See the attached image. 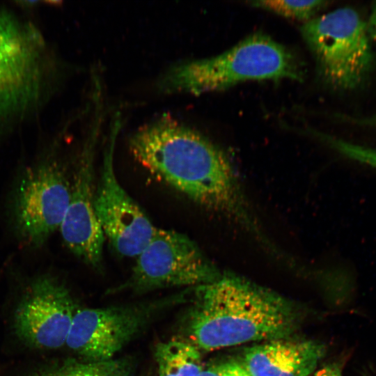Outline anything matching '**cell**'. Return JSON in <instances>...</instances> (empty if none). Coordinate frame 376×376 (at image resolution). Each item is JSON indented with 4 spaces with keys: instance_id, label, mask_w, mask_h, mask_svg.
<instances>
[{
    "instance_id": "ac0fdd59",
    "label": "cell",
    "mask_w": 376,
    "mask_h": 376,
    "mask_svg": "<svg viewBox=\"0 0 376 376\" xmlns=\"http://www.w3.org/2000/svg\"><path fill=\"white\" fill-rule=\"evenodd\" d=\"M310 376H342V374L339 367L333 364L324 366Z\"/></svg>"
},
{
    "instance_id": "8992f818",
    "label": "cell",
    "mask_w": 376,
    "mask_h": 376,
    "mask_svg": "<svg viewBox=\"0 0 376 376\" xmlns=\"http://www.w3.org/2000/svg\"><path fill=\"white\" fill-rule=\"evenodd\" d=\"M47 62L36 30L0 10V120L23 116L40 100Z\"/></svg>"
},
{
    "instance_id": "4fadbf2b",
    "label": "cell",
    "mask_w": 376,
    "mask_h": 376,
    "mask_svg": "<svg viewBox=\"0 0 376 376\" xmlns=\"http://www.w3.org/2000/svg\"><path fill=\"white\" fill-rule=\"evenodd\" d=\"M155 357L159 376H201L204 369L200 350L190 342L160 343L156 346Z\"/></svg>"
},
{
    "instance_id": "6da1fadb",
    "label": "cell",
    "mask_w": 376,
    "mask_h": 376,
    "mask_svg": "<svg viewBox=\"0 0 376 376\" xmlns=\"http://www.w3.org/2000/svg\"><path fill=\"white\" fill-rule=\"evenodd\" d=\"M129 148L157 179L234 223L265 251L274 249L231 161L202 134L165 115L135 131Z\"/></svg>"
},
{
    "instance_id": "7a4b0ae2",
    "label": "cell",
    "mask_w": 376,
    "mask_h": 376,
    "mask_svg": "<svg viewBox=\"0 0 376 376\" xmlns=\"http://www.w3.org/2000/svg\"><path fill=\"white\" fill-rule=\"evenodd\" d=\"M196 290L187 329L199 350L282 338L295 329L297 315L288 301L239 276L221 274Z\"/></svg>"
},
{
    "instance_id": "30bf717a",
    "label": "cell",
    "mask_w": 376,
    "mask_h": 376,
    "mask_svg": "<svg viewBox=\"0 0 376 376\" xmlns=\"http://www.w3.org/2000/svg\"><path fill=\"white\" fill-rule=\"evenodd\" d=\"M104 151L95 187L94 207L105 240L121 257L136 258L152 239L155 228L119 182L114 171L116 132Z\"/></svg>"
},
{
    "instance_id": "8fae6325",
    "label": "cell",
    "mask_w": 376,
    "mask_h": 376,
    "mask_svg": "<svg viewBox=\"0 0 376 376\" xmlns=\"http://www.w3.org/2000/svg\"><path fill=\"white\" fill-rule=\"evenodd\" d=\"M96 129L85 142L72 180L70 199L60 226L68 249L86 265L100 269L105 237L94 207Z\"/></svg>"
},
{
    "instance_id": "2e32d148",
    "label": "cell",
    "mask_w": 376,
    "mask_h": 376,
    "mask_svg": "<svg viewBox=\"0 0 376 376\" xmlns=\"http://www.w3.org/2000/svg\"><path fill=\"white\" fill-rule=\"evenodd\" d=\"M201 376H250L242 363L228 361L204 368Z\"/></svg>"
},
{
    "instance_id": "d6986e66",
    "label": "cell",
    "mask_w": 376,
    "mask_h": 376,
    "mask_svg": "<svg viewBox=\"0 0 376 376\" xmlns=\"http://www.w3.org/2000/svg\"><path fill=\"white\" fill-rule=\"evenodd\" d=\"M374 125H375V126L376 127V116L374 118Z\"/></svg>"
},
{
    "instance_id": "277c9868",
    "label": "cell",
    "mask_w": 376,
    "mask_h": 376,
    "mask_svg": "<svg viewBox=\"0 0 376 376\" xmlns=\"http://www.w3.org/2000/svg\"><path fill=\"white\" fill-rule=\"evenodd\" d=\"M71 181L54 150L38 156L17 173L6 203L9 228L30 249L42 247L59 230L68 209Z\"/></svg>"
},
{
    "instance_id": "5bb4252c",
    "label": "cell",
    "mask_w": 376,
    "mask_h": 376,
    "mask_svg": "<svg viewBox=\"0 0 376 376\" xmlns=\"http://www.w3.org/2000/svg\"><path fill=\"white\" fill-rule=\"evenodd\" d=\"M132 367L126 359L77 361L73 359L48 365L33 376H132Z\"/></svg>"
},
{
    "instance_id": "9c48e42d",
    "label": "cell",
    "mask_w": 376,
    "mask_h": 376,
    "mask_svg": "<svg viewBox=\"0 0 376 376\" xmlns=\"http://www.w3.org/2000/svg\"><path fill=\"white\" fill-rule=\"evenodd\" d=\"M14 314V329L26 344L56 349L65 344L77 311L73 297L60 279L50 274L31 279Z\"/></svg>"
},
{
    "instance_id": "7c38bea8",
    "label": "cell",
    "mask_w": 376,
    "mask_h": 376,
    "mask_svg": "<svg viewBox=\"0 0 376 376\" xmlns=\"http://www.w3.org/2000/svg\"><path fill=\"white\" fill-rule=\"evenodd\" d=\"M324 352L314 341L276 338L246 350L242 365L250 376H309Z\"/></svg>"
},
{
    "instance_id": "ba28073f",
    "label": "cell",
    "mask_w": 376,
    "mask_h": 376,
    "mask_svg": "<svg viewBox=\"0 0 376 376\" xmlns=\"http://www.w3.org/2000/svg\"><path fill=\"white\" fill-rule=\"evenodd\" d=\"M177 299L153 303L77 309L65 344L88 361L111 359L162 307Z\"/></svg>"
},
{
    "instance_id": "52a82bcc",
    "label": "cell",
    "mask_w": 376,
    "mask_h": 376,
    "mask_svg": "<svg viewBox=\"0 0 376 376\" xmlns=\"http://www.w3.org/2000/svg\"><path fill=\"white\" fill-rule=\"evenodd\" d=\"M136 258L120 290L139 293L170 287L196 288L221 275L195 242L173 230L157 228Z\"/></svg>"
},
{
    "instance_id": "3957f363",
    "label": "cell",
    "mask_w": 376,
    "mask_h": 376,
    "mask_svg": "<svg viewBox=\"0 0 376 376\" xmlns=\"http://www.w3.org/2000/svg\"><path fill=\"white\" fill-rule=\"evenodd\" d=\"M303 77L300 62L289 49L266 35L255 33L217 56L173 65L159 85L166 93L199 95L248 80L300 81Z\"/></svg>"
},
{
    "instance_id": "e0dca14e",
    "label": "cell",
    "mask_w": 376,
    "mask_h": 376,
    "mask_svg": "<svg viewBox=\"0 0 376 376\" xmlns=\"http://www.w3.org/2000/svg\"><path fill=\"white\" fill-rule=\"evenodd\" d=\"M366 25L370 38L376 41V2L372 6Z\"/></svg>"
},
{
    "instance_id": "9a60e30c",
    "label": "cell",
    "mask_w": 376,
    "mask_h": 376,
    "mask_svg": "<svg viewBox=\"0 0 376 376\" xmlns=\"http://www.w3.org/2000/svg\"><path fill=\"white\" fill-rule=\"evenodd\" d=\"M325 1H255L250 3L256 8L267 10L285 17L304 21L311 20L325 4Z\"/></svg>"
},
{
    "instance_id": "5b68a950",
    "label": "cell",
    "mask_w": 376,
    "mask_h": 376,
    "mask_svg": "<svg viewBox=\"0 0 376 376\" xmlns=\"http://www.w3.org/2000/svg\"><path fill=\"white\" fill-rule=\"evenodd\" d=\"M301 35L322 78L340 89L359 86L368 75L373 53L366 23L351 8H340L305 22Z\"/></svg>"
}]
</instances>
